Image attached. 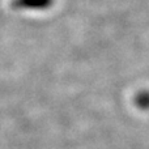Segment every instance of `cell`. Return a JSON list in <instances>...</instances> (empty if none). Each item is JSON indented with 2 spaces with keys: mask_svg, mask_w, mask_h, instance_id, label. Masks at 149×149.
Listing matches in <instances>:
<instances>
[]
</instances>
